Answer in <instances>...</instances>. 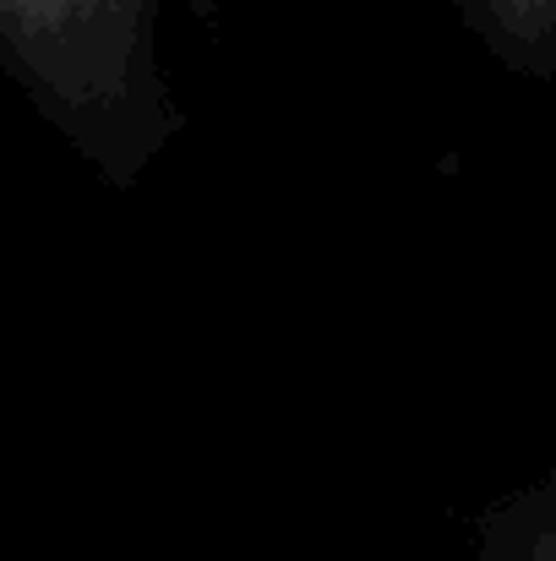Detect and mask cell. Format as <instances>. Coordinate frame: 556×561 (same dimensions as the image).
Wrapping results in <instances>:
<instances>
[{
	"label": "cell",
	"instance_id": "cell-2",
	"mask_svg": "<svg viewBox=\"0 0 556 561\" xmlns=\"http://www.w3.org/2000/svg\"><path fill=\"white\" fill-rule=\"evenodd\" d=\"M486 55L530 82H556V0H453Z\"/></svg>",
	"mask_w": 556,
	"mask_h": 561
},
{
	"label": "cell",
	"instance_id": "cell-3",
	"mask_svg": "<svg viewBox=\"0 0 556 561\" xmlns=\"http://www.w3.org/2000/svg\"><path fill=\"white\" fill-rule=\"evenodd\" d=\"M513 561H556V513H546L513 540Z\"/></svg>",
	"mask_w": 556,
	"mask_h": 561
},
{
	"label": "cell",
	"instance_id": "cell-1",
	"mask_svg": "<svg viewBox=\"0 0 556 561\" xmlns=\"http://www.w3.org/2000/svg\"><path fill=\"white\" fill-rule=\"evenodd\" d=\"M224 0H0V66L110 181L137 186L181 137L164 16L213 22Z\"/></svg>",
	"mask_w": 556,
	"mask_h": 561
}]
</instances>
